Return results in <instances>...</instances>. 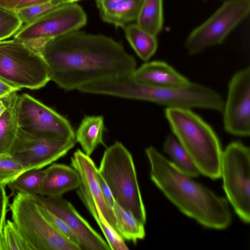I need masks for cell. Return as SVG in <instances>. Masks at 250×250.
<instances>
[{"mask_svg": "<svg viewBox=\"0 0 250 250\" xmlns=\"http://www.w3.org/2000/svg\"><path fill=\"white\" fill-rule=\"evenodd\" d=\"M39 52L48 66L51 80L66 90L131 74L136 66L135 59L121 43L79 30L50 39Z\"/></svg>", "mask_w": 250, "mask_h": 250, "instance_id": "cell-1", "label": "cell"}, {"mask_svg": "<svg viewBox=\"0 0 250 250\" xmlns=\"http://www.w3.org/2000/svg\"><path fill=\"white\" fill-rule=\"evenodd\" d=\"M145 152L151 181L181 212L209 229L229 226L231 214L226 199L181 171L154 146Z\"/></svg>", "mask_w": 250, "mask_h": 250, "instance_id": "cell-2", "label": "cell"}, {"mask_svg": "<svg viewBox=\"0 0 250 250\" xmlns=\"http://www.w3.org/2000/svg\"><path fill=\"white\" fill-rule=\"evenodd\" d=\"M132 74L96 82L92 87L93 92L151 102L167 107L201 108L222 113L225 103L222 97L205 85L190 82L182 87L153 86L137 82Z\"/></svg>", "mask_w": 250, "mask_h": 250, "instance_id": "cell-3", "label": "cell"}, {"mask_svg": "<svg viewBox=\"0 0 250 250\" xmlns=\"http://www.w3.org/2000/svg\"><path fill=\"white\" fill-rule=\"evenodd\" d=\"M165 115L175 138L200 173L212 179L220 178L223 150L212 127L189 108L167 107Z\"/></svg>", "mask_w": 250, "mask_h": 250, "instance_id": "cell-4", "label": "cell"}, {"mask_svg": "<svg viewBox=\"0 0 250 250\" xmlns=\"http://www.w3.org/2000/svg\"><path fill=\"white\" fill-rule=\"evenodd\" d=\"M98 171L117 204L145 224L146 211L133 159L122 143L117 141L106 148Z\"/></svg>", "mask_w": 250, "mask_h": 250, "instance_id": "cell-5", "label": "cell"}, {"mask_svg": "<svg viewBox=\"0 0 250 250\" xmlns=\"http://www.w3.org/2000/svg\"><path fill=\"white\" fill-rule=\"evenodd\" d=\"M0 79L21 88L38 89L51 80L41 54L13 39L0 41Z\"/></svg>", "mask_w": 250, "mask_h": 250, "instance_id": "cell-6", "label": "cell"}, {"mask_svg": "<svg viewBox=\"0 0 250 250\" xmlns=\"http://www.w3.org/2000/svg\"><path fill=\"white\" fill-rule=\"evenodd\" d=\"M9 207L12 221L31 250H80L56 230L32 196L17 193Z\"/></svg>", "mask_w": 250, "mask_h": 250, "instance_id": "cell-7", "label": "cell"}, {"mask_svg": "<svg viewBox=\"0 0 250 250\" xmlns=\"http://www.w3.org/2000/svg\"><path fill=\"white\" fill-rule=\"evenodd\" d=\"M220 176L229 202L245 223L250 221V150L240 142H233L223 150Z\"/></svg>", "mask_w": 250, "mask_h": 250, "instance_id": "cell-8", "label": "cell"}, {"mask_svg": "<svg viewBox=\"0 0 250 250\" xmlns=\"http://www.w3.org/2000/svg\"><path fill=\"white\" fill-rule=\"evenodd\" d=\"M250 0H225L206 21L188 35L185 46L191 54L221 44L249 14Z\"/></svg>", "mask_w": 250, "mask_h": 250, "instance_id": "cell-9", "label": "cell"}, {"mask_svg": "<svg viewBox=\"0 0 250 250\" xmlns=\"http://www.w3.org/2000/svg\"><path fill=\"white\" fill-rule=\"evenodd\" d=\"M19 127L33 136L48 140H75L70 122L57 112L27 93L17 101Z\"/></svg>", "mask_w": 250, "mask_h": 250, "instance_id": "cell-10", "label": "cell"}, {"mask_svg": "<svg viewBox=\"0 0 250 250\" xmlns=\"http://www.w3.org/2000/svg\"><path fill=\"white\" fill-rule=\"evenodd\" d=\"M87 22V16L77 3L61 5L47 12L32 22L23 25L14 39L22 42L51 39L79 30Z\"/></svg>", "mask_w": 250, "mask_h": 250, "instance_id": "cell-11", "label": "cell"}, {"mask_svg": "<svg viewBox=\"0 0 250 250\" xmlns=\"http://www.w3.org/2000/svg\"><path fill=\"white\" fill-rule=\"evenodd\" d=\"M76 143L75 140L62 141L39 138L19 127L9 154L26 171L40 169L65 155Z\"/></svg>", "mask_w": 250, "mask_h": 250, "instance_id": "cell-12", "label": "cell"}, {"mask_svg": "<svg viewBox=\"0 0 250 250\" xmlns=\"http://www.w3.org/2000/svg\"><path fill=\"white\" fill-rule=\"evenodd\" d=\"M223 122L228 133L238 136L250 134V68L234 74L229 84L228 98L224 103Z\"/></svg>", "mask_w": 250, "mask_h": 250, "instance_id": "cell-13", "label": "cell"}, {"mask_svg": "<svg viewBox=\"0 0 250 250\" xmlns=\"http://www.w3.org/2000/svg\"><path fill=\"white\" fill-rule=\"evenodd\" d=\"M31 196L66 223L77 237L81 250H110L107 243L68 201L62 197Z\"/></svg>", "mask_w": 250, "mask_h": 250, "instance_id": "cell-14", "label": "cell"}, {"mask_svg": "<svg viewBox=\"0 0 250 250\" xmlns=\"http://www.w3.org/2000/svg\"><path fill=\"white\" fill-rule=\"evenodd\" d=\"M71 166L78 173L81 186L86 193L96 202L103 215L115 229L113 209L106 204L102 195L98 176V168L90 156L78 149L71 157Z\"/></svg>", "mask_w": 250, "mask_h": 250, "instance_id": "cell-15", "label": "cell"}, {"mask_svg": "<svg viewBox=\"0 0 250 250\" xmlns=\"http://www.w3.org/2000/svg\"><path fill=\"white\" fill-rule=\"evenodd\" d=\"M132 77L138 83L153 86L182 87L191 82L166 62L157 61L136 68Z\"/></svg>", "mask_w": 250, "mask_h": 250, "instance_id": "cell-16", "label": "cell"}, {"mask_svg": "<svg viewBox=\"0 0 250 250\" xmlns=\"http://www.w3.org/2000/svg\"><path fill=\"white\" fill-rule=\"evenodd\" d=\"M45 170L38 195L50 197H62L64 193L77 189L81 185L78 173L71 166L53 164Z\"/></svg>", "mask_w": 250, "mask_h": 250, "instance_id": "cell-17", "label": "cell"}, {"mask_svg": "<svg viewBox=\"0 0 250 250\" xmlns=\"http://www.w3.org/2000/svg\"><path fill=\"white\" fill-rule=\"evenodd\" d=\"M143 0H101L97 6L102 20L123 27L136 21Z\"/></svg>", "mask_w": 250, "mask_h": 250, "instance_id": "cell-18", "label": "cell"}, {"mask_svg": "<svg viewBox=\"0 0 250 250\" xmlns=\"http://www.w3.org/2000/svg\"><path fill=\"white\" fill-rule=\"evenodd\" d=\"M104 129L102 116H85L82 119L75 132V138L86 155L90 156L99 145L105 146L103 141Z\"/></svg>", "mask_w": 250, "mask_h": 250, "instance_id": "cell-19", "label": "cell"}, {"mask_svg": "<svg viewBox=\"0 0 250 250\" xmlns=\"http://www.w3.org/2000/svg\"><path fill=\"white\" fill-rule=\"evenodd\" d=\"M76 193L97 222L104 235L110 250H129L124 240L103 215L96 202L86 193L81 185L77 189Z\"/></svg>", "mask_w": 250, "mask_h": 250, "instance_id": "cell-20", "label": "cell"}, {"mask_svg": "<svg viewBox=\"0 0 250 250\" xmlns=\"http://www.w3.org/2000/svg\"><path fill=\"white\" fill-rule=\"evenodd\" d=\"M18 96L16 92L8 96L6 108L0 117V156L9 154L18 133Z\"/></svg>", "mask_w": 250, "mask_h": 250, "instance_id": "cell-21", "label": "cell"}, {"mask_svg": "<svg viewBox=\"0 0 250 250\" xmlns=\"http://www.w3.org/2000/svg\"><path fill=\"white\" fill-rule=\"evenodd\" d=\"M122 28L127 40L137 55L142 60L148 61L157 49L156 36L144 30L136 23L127 24Z\"/></svg>", "mask_w": 250, "mask_h": 250, "instance_id": "cell-22", "label": "cell"}, {"mask_svg": "<svg viewBox=\"0 0 250 250\" xmlns=\"http://www.w3.org/2000/svg\"><path fill=\"white\" fill-rule=\"evenodd\" d=\"M112 209L115 219V230L124 240L135 244L144 238L145 224L122 208L115 201Z\"/></svg>", "mask_w": 250, "mask_h": 250, "instance_id": "cell-23", "label": "cell"}, {"mask_svg": "<svg viewBox=\"0 0 250 250\" xmlns=\"http://www.w3.org/2000/svg\"><path fill=\"white\" fill-rule=\"evenodd\" d=\"M136 21L141 28L157 36L163 24V0H143Z\"/></svg>", "mask_w": 250, "mask_h": 250, "instance_id": "cell-24", "label": "cell"}, {"mask_svg": "<svg viewBox=\"0 0 250 250\" xmlns=\"http://www.w3.org/2000/svg\"><path fill=\"white\" fill-rule=\"evenodd\" d=\"M163 149L171 158L170 161L181 171L192 177L199 176L200 173L197 167L175 136L166 137Z\"/></svg>", "mask_w": 250, "mask_h": 250, "instance_id": "cell-25", "label": "cell"}, {"mask_svg": "<svg viewBox=\"0 0 250 250\" xmlns=\"http://www.w3.org/2000/svg\"><path fill=\"white\" fill-rule=\"evenodd\" d=\"M45 173V169L26 171L7 185L13 195L21 193L34 196L38 195Z\"/></svg>", "mask_w": 250, "mask_h": 250, "instance_id": "cell-26", "label": "cell"}, {"mask_svg": "<svg viewBox=\"0 0 250 250\" xmlns=\"http://www.w3.org/2000/svg\"><path fill=\"white\" fill-rule=\"evenodd\" d=\"M2 240L3 250H31L12 220L6 221Z\"/></svg>", "mask_w": 250, "mask_h": 250, "instance_id": "cell-27", "label": "cell"}, {"mask_svg": "<svg viewBox=\"0 0 250 250\" xmlns=\"http://www.w3.org/2000/svg\"><path fill=\"white\" fill-rule=\"evenodd\" d=\"M22 25L15 11L0 6V41L14 36Z\"/></svg>", "mask_w": 250, "mask_h": 250, "instance_id": "cell-28", "label": "cell"}, {"mask_svg": "<svg viewBox=\"0 0 250 250\" xmlns=\"http://www.w3.org/2000/svg\"><path fill=\"white\" fill-rule=\"evenodd\" d=\"M25 171L23 167L10 154L0 156V185L6 186Z\"/></svg>", "mask_w": 250, "mask_h": 250, "instance_id": "cell-29", "label": "cell"}, {"mask_svg": "<svg viewBox=\"0 0 250 250\" xmlns=\"http://www.w3.org/2000/svg\"><path fill=\"white\" fill-rule=\"evenodd\" d=\"M61 5H62L50 0L47 2L30 6L15 11L23 25L32 22L47 12Z\"/></svg>", "mask_w": 250, "mask_h": 250, "instance_id": "cell-30", "label": "cell"}, {"mask_svg": "<svg viewBox=\"0 0 250 250\" xmlns=\"http://www.w3.org/2000/svg\"><path fill=\"white\" fill-rule=\"evenodd\" d=\"M39 205L43 215L49 221L56 230L80 249L77 237L66 223L62 219L57 216L47 208L39 204Z\"/></svg>", "mask_w": 250, "mask_h": 250, "instance_id": "cell-31", "label": "cell"}, {"mask_svg": "<svg viewBox=\"0 0 250 250\" xmlns=\"http://www.w3.org/2000/svg\"><path fill=\"white\" fill-rule=\"evenodd\" d=\"M5 186L0 185V250H3L2 232L6 222L9 197L6 194Z\"/></svg>", "mask_w": 250, "mask_h": 250, "instance_id": "cell-32", "label": "cell"}, {"mask_svg": "<svg viewBox=\"0 0 250 250\" xmlns=\"http://www.w3.org/2000/svg\"><path fill=\"white\" fill-rule=\"evenodd\" d=\"M51 0H0V6L16 11L30 6L45 3Z\"/></svg>", "mask_w": 250, "mask_h": 250, "instance_id": "cell-33", "label": "cell"}, {"mask_svg": "<svg viewBox=\"0 0 250 250\" xmlns=\"http://www.w3.org/2000/svg\"><path fill=\"white\" fill-rule=\"evenodd\" d=\"M98 176L99 185L103 198L107 205L112 209L115 203V200L113 198L111 191L106 182L99 172L98 173Z\"/></svg>", "mask_w": 250, "mask_h": 250, "instance_id": "cell-34", "label": "cell"}, {"mask_svg": "<svg viewBox=\"0 0 250 250\" xmlns=\"http://www.w3.org/2000/svg\"><path fill=\"white\" fill-rule=\"evenodd\" d=\"M20 89L0 79V98L6 97Z\"/></svg>", "mask_w": 250, "mask_h": 250, "instance_id": "cell-35", "label": "cell"}, {"mask_svg": "<svg viewBox=\"0 0 250 250\" xmlns=\"http://www.w3.org/2000/svg\"><path fill=\"white\" fill-rule=\"evenodd\" d=\"M8 96L0 98V117L6 108L7 101Z\"/></svg>", "mask_w": 250, "mask_h": 250, "instance_id": "cell-36", "label": "cell"}, {"mask_svg": "<svg viewBox=\"0 0 250 250\" xmlns=\"http://www.w3.org/2000/svg\"><path fill=\"white\" fill-rule=\"evenodd\" d=\"M79 0H51V1L56 3H59L61 5H64L68 3H74Z\"/></svg>", "mask_w": 250, "mask_h": 250, "instance_id": "cell-37", "label": "cell"}, {"mask_svg": "<svg viewBox=\"0 0 250 250\" xmlns=\"http://www.w3.org/2000/svg\"><path fill=\"white\" fill-rule=\"evenodd\" d=\"M95 1H96V5H97V6H98L101 0H95Z\"/></svg>", "mask_w": 250, "mask_h": 250, "instance_id": "cell-38", "label": "cell"}]
</instances>
